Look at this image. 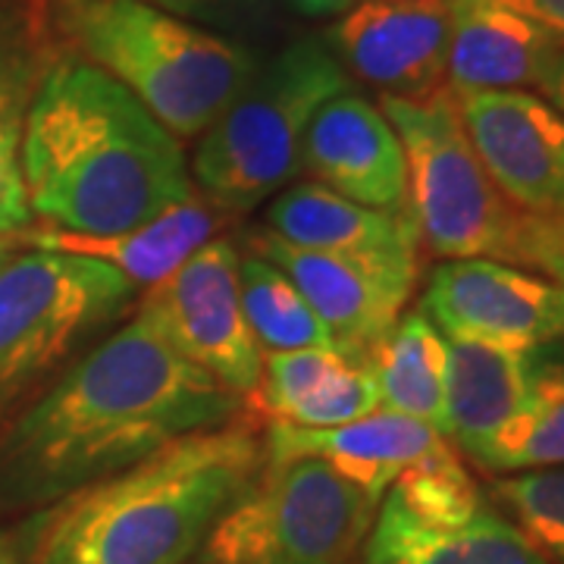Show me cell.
<instances>
[{"instance_id": "6da1fadb", "label": "cell", "mask_w": 564, "mask_h": 564, "mask_svg": "<svg viewBox=\"0 0 564 564\" xmlns=\"http://www.w3.org/2000/svg\"><path fill=\"white\" fill-rule=\"evenodd\" d=\"M242 417V399L132 317L63 370L0 436V502L54 505L192 433Z\"/></svg>"}, {"instance_id": "7a4b0ae2", "label": "cell", "mask_w": 564, "mask_h": 564, "mask_svg": "<svg viewBox=\"0 0 564 564\" xmlns=\"http://www.w3.org/2000/svg\"><path fill=\"white\" fill-rule=\"evenodd\" d=\"M32 217L73 236L139 229L195 198L182 141L98 66L63 51L22 141Z\"/></svg>"}, {"instance_id": "3957f363", "label": "cell", "mask_w": 564, "mask_h": 564, "mask_svg": "<svg viewBox=\"0 0 564 564\" xmlns=\"http://www.w3.org/2000/svg\"><path fill=\"white\" fill-rule=\"evenodd\" d=\"M267 464L258 421L192 433L63 499L39 564H185Z\"/></svg>"}, {"instance_id": "277c9868", "label": "cell", "mask_w": 564, "mask_h": 564, "mask_svg": "<svg viewBox=\"0 0 564 564\" xmlns=\"http://www.w3.org/2000/svg\"><path fill=\"white\" fill-rule=\"evenodd\" d=\"M51 20L66 54L120 82L180 141L202 139L261 63L248 41L141 0H51Z\"/></svg>"}, {"instance_id": "5b68a950", "label": "cell", "mask_w": 564, "mask_h": 564, "mask_svg": "<svg viewBox=\"0 0 564 564\" xmlns=\"http://www.w3.org/2000/svg\"><path fill=\"white\" fill-rule=\"evenodd\" d=\"M351 88L323 35H302L261 57L242 91L198 139L188 173L223 220L245 217L304 173V139L314 113Z\"/></svg>"}, {"instance_id": "8992f818", "label": "cell", "mask_w": 564, "mask_h": 564, "mask_svg": "<svg viewBox=\"0 0 564 564\" xmlns=\"http://www.w3.org/2000/svg\"><path fill=\"white\" fill-rule=\"evenodd\" d=\"M139 304V285L110 263L29 251L0 267V436Z\"/></svg>"}, {"instance_id": "52a82bcc", "label": "cell", "mask_w": 564, "mask_h": 564, "mask_svg": "<svg viewBox=\"0 0 564 564\" xmlns=\"http://www.w3.org/2000/svg\"><path fill=\"white\" fill-rule=\"evenodd\" d=\"M380 110L402 141L408 210L421 245L443 258L511 261L521 210L505 202L464 132L455 95L383 98Z\"/></svg>"}, {"instance_id": "ba28073f", "label": "cell", "mask_w": 564, "mask_h": 564, "mask_svg": "<svg viewBox=\"0 0 564 564\" xmlns=\"http://www.w3.org/2000/svg\"><path fill=\"white\" fill-rule=\"evenodd\" d=\"M380 502L314 458L267 462L210 527L198 564H351Z\"/></svg>"}, {"instance_id": "9c48e42d", "label": "cell", "mask_w": 564, "mask_h": 564, "mask_svg": "<svg viewBox=\"0 0 564 564\" xmlns=\"http://www.w3.org/2000/svg\"><path fill=\"white\" fill-rule=\"evenodd\" d=\"M239 261V245L210 239L180 270L144 289L135 314L180 358L245 402L261 380L263 348L245 321Z\"/></svg>"}, {"instance_id": "30bf717a", "label": "cell", "mask_w": 564, "mask_h": 564, "mask_svg": "<svg viewBox=\"0 0 564 564\" xmlns=\"http://www.w3.org/2000/svg\"><path fill=\"white\" fill-rule=\"evenodd\" d=\"M248 248L276 263L299 285L304 302L329 333L333 348L355 364L370 361L392 333L421 273V267L302 248L267 229L251 232Z\"/></svg>"}, {"instance_id": "8fae6325", "label": "cell", "mask_w": 564, "mask_h": 564, "mask_svg": "<svg viewBox=\"0 0 564 564\" xmlns=\"http://www.w3.org/2000/svg\"><path fill=\"white\" fill-rule=\"evenodd\" d=\"M417 311L445 339L467 336L514 348L564 339V285L492 258L433 267Z\"/></svg>"}, {"instance_id": "7c38bea8", "label": "cell", "mask_w": 564, "mask_h": 564, "mask_svg": "<svg viewBox=\"0 0 564 564\" xmlns=\"http://www.w3.org/2000/svg\"><path fill=\"white\" fill-rule=\"evenodd\" d=\"M464 132L514 210L564 217V117L527 88L455 95Z\"/></svg>"}, {"instance_id": "4fadbf2b", "label": "cell", "mask_w": 564, "mask_h": 564, "mask_svg": "<svg viewBox=\"0 0 564 564\" xmlns=\"http://www.w3.org/2000/svg\"><path fill=\"white\" fill-rule=\"evenodd\" d=\"M345 73L383 98H430L445 88L452 13L445 0H355L323 35Z\"/></svg>"}, {"instance_id": "5bb4252c", "label": "cell", "mask_w": 564, "mask_h": 564, "mask_svg": "<svg viewBox=\"0 0 564 564\" xmlns=\"http://www.w3.org/2000/svg\"><path fill=\"white\" fill-rule=\"evenodd\" d=\"M304 173L317 185L373 210H408L402 141L380 104L345 88L314 113L304 139Z\"/></svg>"}, {"instance_id": "9a60e30c", "label": "cell", "mask_w": 564, "mask_h": 564, "mask_svg": "<svg viewBox=\"0 0 564 564\" xmlns=\"http://www.w3.org/2000/svg\"><path fill=\"white\" fill-rule=\"evenodd\" d=\"M61 54L51 0H0V239L32 223L22 141L41 82Z\"/></svg>"}, {"instance_id": "2e32d148", "label": "cell", "mask_w": 564, "mask_h": 564, "mask_svg": "<svg viewBox=\"0 0 564 564\" xmlns=\"http://www.w3.org/2000/svg\"><path fill=\"white\" fill-rule=\"evenodd\" d=\"M440 443H445V436L430 423L386 408H377L361 421L326 430H302L282 423H267L263 430L267 462L314 458L377 499H383L408 464L417 462Z\"/></svg>"}, {"instance_id": "e0dca14e", "label": "cell", "mask_w": 564, "mask_h": 564, "mask_svg": "<svg viewBox=\"0 0 564 564\" xmlns=\"http://www.w3.org/2000/svg\"><path fill=\"white\" fill-rule=\"evenodd\" d=\"M263 229L302 248L421 267L423 245L411 210H373L317 182L282 188L267 207Z\"/></svg>"}, {"instance_id": "ac0fdd59", "label": "cell", "mask_w": 564, "mask_h": 564, "mask_svg": "<svg viewBox=\"0 0 564 564\" xmlns=\"http://www.w3.org/2000/svg\"><path fill=\"white\" fill-rule=\"evenodd\" d=\"M545 348L448 336L445 367V440L452 436L458 452L470 455L492 440L527 402L536 367Z\"/></svg>"}, {"instance_id": "d6986e66", "label": "cell", "mask_w": 564, "mask_h": 564, "mask_svg": "<svg viewBox=\"0 0 564 564\" xmlns=\"http://www.w3.org/2000/svg\"><path fill=\"white\" fill-rule=\"evenodd\" d=\"M452 13L445 88L467 91H511L533 88L545 54L558 35L492 0H445Z\"/></svg>"}, {"instance_id": "ffe728a7", "label": "cell", "mask_w": 564, "mask_h": 564, "mask_svg": "<svg viewBox=\"0 0 564 564\" xmlns=\"http://www.w3.org/2000/svg\"><path fill=\"white\" fill-rule=\"evenodd\" d=\"M364 564H545L527 536L492 502L452 530L411 521L383 496L364 543Z\"/></svg>"}, {"instance_id": "44dd1931", "label": "cell", "mask_w": 564, "mask_h": 564, "mask_svg": "<svg viewBox=\"0 0 564 564\" xmlns=\"http://www.w3.org/2000/svg\"><path fill=\"white\" fill-rule=\"evenodd\" d=\"M220 226V214L202 202V195H195L163 210L161 217H154L139 229H126L113 236H73L61 229H47L35 236V245L47 251H69V254H85L110 263L132 285L151 289L166 280L173 270H180L202 245L210 242Z\"/></svg>"}, {"instance_id": "7402d4cb", "label": "cell", "mask_w": 564, "mask_h": 564, "mask_svg": "<svg viewBox=\"0 0 564 564\" xmlns=\"http://www.w3.org/2000/svg\"><path fill=\"white\" fill-rule=\"evenodd\" d=\"M380 408L430 423L445 436V336L421 311L402 314L370 355Z\"/></svg>"}, {"instance_id": "603a6c76", "label": "cell", "mask_w": 564, "mask_h": 564, "mask_svg": "<svg viewBox=\"0 0 564 564\" xmlns=\"http://www.w3.org/2000/svg\"><path fill=\"white\" fill-rule=\"evenodd\" d=\"M486 474H524L564 464V361L536 367L524 408L467 455Z\"/></svg>"}, {"instance_id": "cb8c5ba5", "label": "cell", "mask_w": 564, "mask_h": 564, "mask_svg": "<svg viewBox=\"0 0 564 564\" xmlns=\"http://www.w3.org/2000/svg\"><path fill=\"white\" fill-rule=\"evenodd\" d=\"M239 292L248 329L267 351H299V348H333L311 304L299 285L276 263L248 251L239 261Z\"/></svg>"}, {"instance_id": "d4e9b609", "label": "cell", "mask_w": 564, "mask_h": 564, "mask_svg": "<svg viewBox=\"0 0 564 564\" xmlns=\"http://www.w3.org/2000/svg\"><path fill=\"white\" fill-rule=\"evenodd\" d=\"M386 499L399 505L411 521L436 530L467 524L489 502L448 440L408 464L389 486Z\"/></svg>"}, {"instance_id": "484cf974", "label": "cell", "mask_w": 564, "mask_h": 564, "mask_svg": "<svg viewBox=\"0 0 564 564\" xmlns=\"http://www.w3.org/2000/svg\"><path fill=\"white\" fill-rule=\"evenodd\" d=\"M492 505L518 527L545 564H564V464L492 480Z\"/></svg>"}, {"instance_id": "4316f807", "label": "cell", "mask_w": 564, "mask_h": 564, "mask_svg": "<svg viewBox=\"0 0 564 564\" xmlns=\"http://www.w3.org/2000/svg\"><path fill=\"white\" fill-rule=\"evenodd\" d=\"M348 358L336 348H299V351H263L261 380L245 399L254 417L285 423L304 402L321 395L326 386L343 377Z\"/></svg>"}, {"instance_id": "83f0119b", "label": "cell", "mask_w": 564, "mask_h": 564, "mask_svg": "<svg viewBox=\"0 0 564 564\" xmlns=\"http://www.w3.org/2000/svg\"><path fill=\"white\" fill-rule=\"evenodd\" d=\"M380 408V389L370 364H348L339 380L304 402L282 426H302V430H326V426H343V423L361 421Z\"/></svg>"}, {"instance_id": "f1b7e54d", "label": "cell", "mask_w": 564, "mask_h": 564, "mask_svg": "<svg viewBox=\"0 0 564 564\" xmlns=\"http://www.w3.org/2000/svg\"><path fill=\"white\" fill-rule=\"evenodd\" d=\"M141 3L236 41L261 32L273 13V0H141Z\"/></svg>"}, {"instance_id": "f546056e", "label": "cell", "mask_w": 564, "mask_h": 564, "mask_svg": "<svg viewBox=\"0 0 564 564\" xmlns=\"http://www.w3.org/2000/svg\"><path fill=\"white\" fill-rule=\"evenodd\" d=\"M530 273H545L552 282L564 285V217H530L521 214L511 261Z\"/></svg>"}, {"instance_id": "4dcf8cb0", "label": "cell", "mask_w": 564, "mask_h": 564, "mask_svg": "<svg viewBox=\"0 0 564 564\" xmlns=\"http://www.w3.org/2000/svg\"><path fill=\"white\" fill-rule=\"evenodd\" d=\"M533 88L540 91L543 101L552 104V107L564 117V39L555 41V47L545 54L543 69H540Z\"/></svg>"}, {"instance_id": "1f68e13d", "label": "cell", "mask_w": 564, "mask_h": 564, "mask_svg": "<svg viewBox=\"0 0 564 564\" xmlns=\"http://www.w3.org/2000/svg\"><path fill=\"white\" fill-rule=\"evenodd\" d=\"M492 3H502L508 10L549 29L552 35L564 39V0H492Z\"/></svg>"}, {"instance_id": "d6a6232c", "label": "cell", "mask_w": 564, "mask_h": 564, "mask_svg": "<svg viewBox=\"0 0 564 564\" xmlns=\"http://www.w3.org/2000/svg\"><path fill=\"white\" fill-rule=\"evenodd\" d=\"M292 13L307 17V20H326V17H339L355 0H280Z\"/></svg>"}, {"instance_id": "836d02e7", "label": "cell", "mask_w": 564, "mask_h": 564, "mask_svg": "<svg viewBox=\"0 0 564 564\" xmlns=\"http://www.w3.org/2000/svg\"><path fill=\"white\" fill-rule=\"evenodd\" d=\"M0 564H22V549L13 533L0 530Z\"/></svg>"}, {"instance_id": "e575fe53", "label": "cell", "mask_w": 564, "mask_h": 564, "mask_svg": "<svg viewBox=\"0 0 564 564\" xmlns=\"http://www.w3.org/2000/svg\"><path fill=\"white\" fill-rule=\"evenodd\" d=\"M7 263V245H3V239H0V267Z\"/></svg>"}]
</instances>
